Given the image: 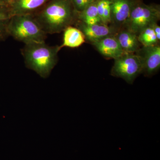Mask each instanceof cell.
<instances>
[{
  "instance_id": "1",
  "label": "cell",
  "mask_w": 160,
  "mask_h": 160,
  "mask_svg": "<svg viewBox=\"0 0 160 160\" xmlns=\"http://www.w3.org/2000/svg\"><path fill=\"white\" fill-rule=\"evenodd\" d=\"M75 13L70 0H52L35 18L46 34H52L74 24Z\"/></svg>"
},
{
  "instance_id": "2",
  "label": "cell",
  "mask_w": 160,
  "mask_h": 160,
  "mask_svg": "<svg viewBox=\"0 0 160 160\" xmlns=\"http://www.w3.org/2000/svg\"><path fill=\"white\" fill-rule=\"evenodd\" d=\"M60 46H50L45 42L25 44L22 54L27 68L46 78L58 62Z\"/></svg>"
},
{
  "instance_id": "3",
  "label": "cell",
  "mask_w": 160,
  "mask_h": 160,
  "mask_svg": "<svg viewBox=\"0 0 160 160\" xmlns=\"http://www.w3.org/2000/svg\"><path fill=\"white\" fill-rule=\"evenodd\" d=\"M9 36L24 44L45 42L47 34L32 14L12 16L8 24Z\"/></svg>"
},
{
  "instance_id": "4",
  "label": "cell",
  "mask_w": 160,
  "mask_h": 160,
  "mask_svg": "<svg viewBox=\"0 0 160 160\" xmlns=\"http://www.w3.org/2000/svg\"><path fill=\"white\" fill-rule=\"evenodd\" d=\"M160 18L159 6L146 5L136 1L123 27L138 35L146 27L158 23Z\"/></svg>"
},
{
  "instance_id": "5",
  "label": "cell",
  "mask_w": 160,
  "mask_h": 160,
  "mask_svg": "<svg viewBox=\"0 0 160 160\" xmlns=\"http://www.w3.org/2000/svg\"><path fill=\"white\" fill-rule=\"evenodd\" d=\"M111 74L121 78L132 84L140 74L142 73V66L140 58L135 53H125L114 60Z\"/></svg>"
},
{
  "instance_id": "6",
  "label": "cell",
  "mask_w": 160,
  "mask_h": 160,
  "mask_svg": "<svg viewBox=\"0 0 160 160\" xmlns=\"http://www.w3.org/2000/svg\"><path fill=\"white\" fill-rule=\"evenodd\" d=\"M140 58L142 66V73L147 77L155 74L160 68V46L157 45L142 46L135 52Z\"/></svg>"
},
{
  "instance_id": "7",
  "label": "cell",
  "mask_w": 160,
  "mask_h": 160,
  "mask_svg": "<svg viewBox=\"0 0 160 160\" xmlns=\"http://www.w3.org/2000/svg\"><path fill=\"white\" fill-rule=\"evenodd\" d=\"M111 8V26L118 30L123 28L129 18L132 9L136 1L109 0Z\"/></svg>"
},
{
  "instance_id": "8",
  "label": "cell",
  "mask_w": 160,
  "mask_h": 160,
  "mask_svg": "<svg viewBox=\"0 0 160 160\" xmlns=\"http://www.w3.org/2000/svg\"><path fill=\"white\" fill-rule=\"evenodd\" d=\"M74 24L76 27L83 32L86 41L92 43L97 42L110 36L115 35L119 30L115 27L103 24H98L93 25H86L80 22H76Z\"/></svg>"
},
{
  "instance_id": "9",
  "label": "cell",
  "mask_w": 160,
  "mask_h": 160,
  "mask_svg": "<svg viewBox=\"0 0 160 160\" xmlns=\"http://www.w3.org/2000/svg\"><path fill=\"white\" fill-rule=\"evenodd\" d=\"M92 44L101 54L108 58L115 60L125 53L115 35L107 37Z\"/></svg>"
},
{
  "instance_id": "10",
  "label": "cell",
  "mask_w": 160,
  "mask_h": 160,
  "mask_svg": "<svg viewBox=\"0 0 160 160\" xmlns=\"http://www.w3.org/2000/svg\"><path fill=\"white\" fill-rule=\"evenodd\" d=\"M115 37L125 53H135L141 48L137 35L125 28L119 30Z\"/></svg>"
},
{
  "instance_id": "11",
  "label": "cell",
  "mask_w": 160,
  "mask_h": 160,
  "mask_svg": "<svg viewBox=\"0 0 160 160\" xmlns=\"http://www.w3.org/2000/svg\"><path fill=\"white\" fill-rule=\"evenodd\" d=\"M48 0H13L9 8L11 16L31 14Z\"/></svg>"
},
{
  "instance_id": "12",
  "label": "cell",
  "mask_w": 160,
  "mask_h": 160,
  "mask_svg": "<svg viewBox=\"0 0 160 160\" xmlns=\"http://www.w3.org/2000/svg\"><path fill=\"white\" fill-rule=\"evenodd\" d=\"M63 32L62 44L60 46L61 49L63 47L78 48L86 42L85 36L77 27L69 26Z\"/></svg>"
},
{
  "instance_id": "13",
  "label": "cell",
  "mask_w": 160,
  "mask_h": 160,
  "mask_svg": "<svg viewBox=\"0 0 160 160\" xmlns=\"http://www.w3.org/2000/svg\"><path fill=\"white\" fill-rule=\"evenodd\" d=\"M96 1L88 6L82 11L77 13L76 22H80L86 25L102 24L98 14Z\"/></svg>"
},
{
  "instance_id": "14",
  "label": "cell",
  "mask_w": 160,
  "mask_h": 160,
  "mask_svg": "<svg viewBox=\"0 0 160 160\" xmlns=\"http://www.w3.org/2000/svg\"><path fill=\"white\" fill-rule=\"evenodd\" d=\"M152 25L146 27L138 35L139 42L143 46H155L159 44V42L155 33Z\"/></svg>"
},
{
  "instance_id": "15",
  "label": "cell",
  "mask_w": 160,
  "mask_h": 160,
  "mask_svg": "<svg viewBox=\"0 0 160 160\" xmlns=\"http://www.w3.org/2000/svg\"><path fill=\"white\" fill-rule=\"evenodd\" d=\"M11 17L9 7L0 6V42L5 41L9 37L7 28Z\"/></svg>"
},
{
  "instance_id": "16",
  "label": "cell",
  "mask_w": 160,
  "mask_h": 160,
  "mask_svg": "<svg viewBox=\"0 0 160 160\" xmlns=\"http://www.w3.org/2000/svg\"><path fill=\"white\" fill-rule=\"evenodd\" d=\"M97 0H70L77 13L81 12Z\"/></svg>"
},
{
  "instance_id": "17",
  "label": "cell",
  "mask_w": 160,
  "mask_h": 160,
  "mask_svg": "<svg viewBox=\"0 0 160 160\" xmlns=\"http://www.w3.org/2000/svg\"><path fill=\"white\" fill-rule=\"evenodd\" d=\"M102 22L106 25H109L111 23V8L110 2L109 0H106L104 12H103V18Z\"/></svg>"
},
{
  "instance_id": "18",
  "label": "cell",
  "mask_w": 160,
  "mask_h": 160,
  "mask_svg": "<svg viewBox=\"0 0 160 160\" xmlns=\"http://www.w3.org/2000/svg\"><path fill=\"white\" fill-rule=\"evenodd\" d=\"M153 30H154L155 33L156 37L157 38L158 41L160 42V27L158 24V23H154L152 25Z\"/></svg>"
},
{
  "instance_id": "19",
  "label": "cell",
  "mask_w": 160,
  "mask_h": 160,
  "mask_svg": "<svg viewBox=\"0 0 160 160\" xmlns=\"http://www.w3.org/2000/svg\"><path fill=\"white\" fill-rule=\"evenodd\" d=\"M12 1L13 0H0V6L9 7L12 3Z\"/></svg>"
}]
</instances>
